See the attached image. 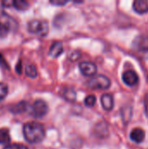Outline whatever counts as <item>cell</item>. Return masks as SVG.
I'll use <instances>...</instances> for the list:
<instances>
[{
    "label": "cell",
    "instance_id": "cell-14",
    "mask_svg": "<svg viewBox=\"0 0 148 149\" xmlns=\"http://www.w3.org/2000/svg\"><path fill=\"white\" fill-rule=\"evenodd\" d=\"M63 97L68 101H74L76 100V92L72 88H65L63 90Z\"/></svg>",
    "mask_w": 148,
    "mask_h": 149
},
{
    "label": "cell",
    "instance_id": "cell-11",
    "mask_svg": "<svg viewBox=\"0 0 148 149\" xmlns=\"http://www.w3.org/2000/svg\"><path fill=\"white\" fill-rule=\"evenodd\" d=\"M130 138L135 143H141L145 139V131L140 127L134 128L130 134Z\"/></svg>",
    "mask_w": 148,
    "mask_h": 149
},
{
    "label": "cell",
    "instance_id": "cell-24",
    "mask_svg": "<svg viewBox=\"0 0 148 149\" xmlns=\"http://www.w3.org/2000/svg\"><path fill=\"white\" fill-rule=\"evenodd\" d=\"M146 113L148 117V100H147V102H146Z\"/></svg>",
    "mask_w": 148,
    "mask_h": 149
},
{
    "label": "cell",
    "instance_id": "cell-3",
    "mask_svg": "<svg viewBox=\"0 0 148 149\" xmlns=\"http://www.w3.org/2000/svg\"><path fill=\"white\" fill-rule=\"evenodd\" d=\"M86 86L91 89L106 90L111 86V80L102 74L94 75L86 82Z\"/></svg>",
    "mask_w": 148,
    "mask_h": 149
},
{
    "label": "cell",
    "instance_id": "cell-23",
    "mask_svg": "<svg viewBox=\"0 0 148 149\" xmlns=\"http://www.w3.org/2000/svg\"><path fill=\"white\" fill-rule=\"evenodd\" d=\"M21 65H22V64L19 62L18 64H17V72H18V73H21Z\"/></svg>",
    "mask_w": 148,
    "mask_h": 149
},
{
    "label": "cell",
    "instance_id": "cell-19",
    "mask_svg": "<svg viewBox=\"0 0 148 149\" xmlns=\"http://www.w3.org/2000/svg\"><path fill=\"white\" fill-rule=\"evenodd\" d=\"M8 93V86L4 83H0V101L3 100Z\"/></svg>",
    "mask_w": 148,
    "mask_h": 149
},
{
    "label": "cell",
    "instance_id": "cell-9",
    "mask_svg": "<svg viewBox=\"0 0 148 149\" xmlns=\"http://www.w3.org/2000/svg\"><path fill=\"white\" fill-rule=\"evenodd\" d=\"M133 8L135 12L144 14L148 12V0H136L133 3Z\"/></svg>",
    "mask_w": 148,
    "mask_h": 149
},
{
    "label": "cell",
    "instance_id": "cell-1",
    "mask_svg": "<svg viewBox=\"0 0 148 149\" xmlns=\"http://www.w3.org/2000/svg\"><path fill=\"white\" fill-rule=\"evenodd\" d=\"M23 134L24 139L31 144L43 141L45 137V129L44 125L36 121H30L24 125Z\"/></svg>",
    "mask_w": 148,
    "mask_h": 149
},
{
    "label": "cell",
    "instance_id": "cell-4",
    "mask_svg": "<svg viewBox=\"0 0 148 149\" xmlns=\"http://www.w3.org/2000/svg\"><path fill=\"white\" fill-rule=\"evenodd\" d=\"M133 49L143 58H148V36L140 35L135 38L133 43Z\"/></svg>",
    "mask_w": 148,
    "mask_h": 149
},
{
    "label": "cell",
    "instance_id": "cell-5",
    "mask_svg": "<svg viewBox=\"0 0 148 149\" xmlns=\"http://www.w3.org/2000/svg\"><path fill=\"white\" fill-rule=\"evenodd\" d=\"M49 107L45 101L42 100H36L31 107V114L34 118L39 119L44 117L48 113Z\"/></svg>",
    "mask_w": 148,
    "mask_h": 149
},
{
    "label": "cell",
    "instance_id": "cell-12",
    "mask_svg": "<svg viewBox=\"0 0 148 149\" xmlns=\"http://www.w3.org/2000/svg\"><path fill=\"white\" fill-rule=\"evenodd\" d=\"M29 108V105L26 101H20L19 103L14 105L10 108V111L13 113H21L26 112Z\"/></svg>",
    "mask_w": 148,
    "mask_h": 149
},
{
    "label": "cell",
    "instance_id": "cell-2",
    "mask_svg": "<svg viewBox=\"0 0 148 149\" xmlns=\"http://www.w3.org/2000/svg\"><path fill=\"white\" fill-rule=\"evenodd\" d=\"M27 30L31 33L44 37L49 31V24L45 20L33 19L28 23Z\"/></svg>",
    "mask_w": 148,
    "mask_h": 149
},
{
    "label": "cell",
    "instance_id": "cell-20",
    "mask_svg": "<svg viewBox=\"0 0 148 149\" xmlns=\"http://www.w3.org/2000/svg\"><path fill=\"white\" fill-rule=\"evenodd\" d=\"M3 149H28V148L23 144H19V143H12V144H9L6 147H4Z\"/></svg>",
    "mask_w": 148,
    "mask_h": 149
},
{
    "label": "cell",
    "instance_id": "cell-10",
    "mask_svg": "<svg viewBox=\"0 0 148 149\" xmlns=\"http://www.w3.org/2000/svg\"><path fill=\"white\" fill-rule=\"evenodd\" d=\"M63 52H64V46H63L62 42L56 41L50 47L49 55L52 58H58L63 53Z\"/></svg>",
    "mask_w": 148,
    "mask_h": 149
},
{
    "label": "cell",
    "instance_id": "cell-6",
    "mask_svg": "<svg viewBox=\"0 0 148 149\" xmlns=\"http://www.w3.org/2000/svg\"><path fill=\"white\" fill-rule=\"evenodd\" d=\"M81 73L87 77H92L97 72V66L95 64L88 61L81 62L79 65Z\"/></svg>",
    "mask_w": 148,
    "mask_h": 149
},
{
    "label": "cell",
    "instance_id": "cell-22",
    "mask_svg": "<svg viewBox=\"0 0 148 149\" xmlns=\"http://www.w3.org/2000/svg\"><path fill=\"white\" fill-rule=\"evenodd\" d=\"M80 52H78V51H75V52H73L72 54H71V58L72 59V60H77L80 56Z\"/></svg>",
    "mask_w": 148,
    "mask_h": 149
},
{
    "label": "cell",
    "instance_id": "cell-8",
    "mask_svg": "<svg viewBox=\"0 0 148 149\" xmlns=\"http://www.w3.org/2000/svg\"><path fill=\"white\" fill-rule=\"evenodd\" d=\"M101 105L102 107L106 111H111L113 110L114 107V100L113 97L110 93H105L101 96Z\"/></svg>",
    "mask_w": 148,
    "mask_h": 149
},
{
    "label": "cell",
    "instance_id": "cell-18",
    "mask_svg": "<svg viewBox=\"0 0 148 149\" xmlns=\"http://www.w3.org/2000/svg\"><path fill=\"white\" fill-rule=\"evenodd\" d=\"M96 103V97L94 95H88L85 99V105L88 107H92Z\"/></svg>",
    "mask_w": 148,
    "mask_h": 149
},
{
    "label": "cell",
    "instance_id": "cell-7",
    "mask_svg": "<svg viewBox=\"0 0 148 149\" xmlns=\"http://www.w3.org/2000/svg\"><path fill=\"white\" fill-rule=\"evenodd\" d=\"M122 80L123 82L129 86H135L138 81H139V76L138 74L133 71V70H127L126 72H124L123 75H122Z\"/></svg>",
    "mask_w": 148,
    "mask_h": 149
},
{
    "label": "cell",
    "instance_id": "cell-21",
    "mask_svg": "<svg viewBox=\"0 0 148 149\" xmlns=\"http://www.w3.org/2000/svg\"><path fill=\"white\" fill-rule=\"evenodd\" d=\"M50 3L53 5H65L68 3L67 0H51Z\"/></svg>",
    "mask_w": 148,
    "mask_h": 149
},
{
    "label": "cell",
    "instance_id": "cell-17",
    "mask_svg": "<svg viewBox=\"0 0 148 149\" xmlns=\"http://www.w3.org/2000/svg\"><path fill=\"white\" fill-rule=\"evenodd\" d=\"M9 31H10V27L7 24L0 22V39L5 38L8 35Z\"/></svg>",
    "mask_w": 148,
    "mask_h": 149
},
{
    "label": "cell",
    "instance_id": "cell-15",
    "mask_svg": "<svg viewBox=\"0 0 148 149\" xmlns=\"http://www.w3.org/2000/svg\"><path fill=\"white\" fill-rule=\"evenodd\" d=\"M25 74L29 78H31V79L36 78L37 75H38V71H37L36 66L34 65H32V64L26 65V66H25Z\"/></svg>",
    "mask_w": 148,
    "mask_h": 149
},
{
    "label": "cell",
    "instance_id": "cell-13",
    "mask_svg": "<svg viewBox=\"0 0 148 149\" xmlns=\"http://www.w3.org/2000/svg\"><path fill=\"white\" fill-rule=\"evenodd\" d=\"M29 3L24 0H15L12 1V6L18 10H25L29 8Z\"/></svg>",
    "mask_w": 148,
    "mask_h": 149
},
{
    "label": "cell",
    "instance_id": "cell-16",
    "mask_svg": "<svg viewBox=\"0 0 148 149\" xmlns=\"http://www.w3.org/2000/svg\"><path fill=\"white\" fill-rule=\"evenodd\" d=\"M10 136L9 133V129L7 128H1L0 129V144H5L10 142Z\"/></svg>",
    "mask_w": 148,
    "mask_h": 149
}]
</instances>
